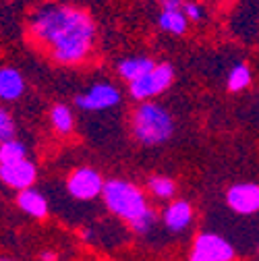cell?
<instances>
[{"mask_svg":"<svg viewBox=\"0 0 259 261\" xmlns=\"http://www.w3.org/2000/svg\"><path fill=\"white\" fill-rule=\"evenodd\" d=\"M29 34L56 64L75 67L93 52L98 29L87 11L64 3H46L31 13Z\"/></svg>","mask_w":259,"mask_h":261,"instance_id":"6da1fadb","label":"cell"},{"mask_svg":"<svg viewBox=\"0 0 259 261\" xmlns=\"http://www.w3.org/2000/svg\"><path fill=\"white\" fill-rule=\"evenodd\" d=\"M131 128H133V137L149 147L166 143L172 133H174V120L172 114L151 100L141 102L131 118Z\"/></svg>","mask_w":259,"mask_h":261,"instance_id":"7a4b0ae2","label":"cell"},{"mask_svg":"<svg viewBox=\"0 0 259 261\" xmlns=\"http://www.w3.org/2000/svg\"><path fill=\"white\" fill-rule=\"evenodd\" d=\"M102 199L106 203V207L120 220L124 222H135L149 205L143 191L133 185V182H126L122 178H110L104 180L102 187Z\"/></svg>","mask_w":259,"mask_h":261,"instance_id":"3957f363","label":"cell"},{"mask_svg":"<svg viewBox=\"0 0 259 261\" xmlns=\"http://www.w3.org/2000/svg\"><path fill=\"white\" fill-rule=\"evenodd\" d=\"M174 83V69L168 62H156V67L141 79L128 83V93L137 102H147L151 97L164 93Z\"/></svg>","mask_w":259,"mask_h":261,"instance_id":"277c9868","label":"cell"},{"mask_svg":"<svg viewBox=\"0 0 259 261\" xmlns=\"http://www.w3.org/2000/svg\"><path fill=\"white\" fill-rule=\"evenodd\" d=\"M75 104L83 112H102L120 104V89L108 81L95 83L75 97Z\"/></svg>","mask_w":259,"mask_h":261,"instance_id":"5b68a950","label":"cell"},{"mask_svg":"<svg viewBox=\"0 0 259 261\" xmlns=\"http://www.w3.org/2000/svg\"><path fill=\"white\" fill-rule=\"evenodd\" d=\"M235 255V247L226 239H222L220 234L203 232L193 243L189 261H232Z\"/></svg>","mask_w":259,"mask_h":261,"instance_id":"8992f818","label":"cell"},{"mask_svg":"<svg viewBox=\"0 0 259 261\" xmlns=\"http://www.w3.org/2000/svg\"><path fill=\"white\" fill-rule=\"evenodd\" d=\"M104 178L98 170H93L89 166H81L71 176L67 178V191L73 199L77 201H91L102 195Z\"/></svg>","mask_w":259,"mask_h":261,"instance_id":"52a82bcc","label":"cell"},{"mask_svg":"<svg viewBox=\"0 0 259 261\" xmlns=\"http://www.w3.org/2000/svg\"><path fill=\"white\" fill-rule=\"evenodd\" d=\"M228 207L241 216H253L259 210V187L257 182H239L226 193Z\"/></svg>","mask_w":259,"mask_h":261,"instance_id":"ba28073f","label":"cell"},{"mask_svg":"<svg viewBox=\"0 0 259 261\" xmlns=\"http://www.w3.org/2000/svg\"><path fill=\"white\" fill-rule=\"evenodd\" d=\"M36 178H38V168H36L34 162H29L27 158L13 162V164L0 166V180L15 191H23V189L34 187Z\"/></svg>","mask_w":259,"mask_h":261,"instance_id":"9c48e42d","label":"cell"},{"mask_svg":"<svg viewBox=\"0 0 259 261\" xmlns=\"http://www.w3.org/2000/svg\"><path fill=\"white\" fill-rule=\"evenodd\" d=\"M162 220H164V226L170 232H183L193 220V207L185 199H174L166 205Z\"/></svg>","mask_w":259,"mask_h":261,"instance_id":"30bf717a","label":"cell"},{"mask_svg":"<svg viewBox=\"0 0 259 261\" xmlns=\"http://www.w3.org/2000/svg\"><path fill=\"white\" fill-rule=\"evenodd\" d=\"M156 67V60L149 56H126L120 58L116 64V71L120 75V79H124L126 83H133L137 79H141L145 73H149Z\"/></svg>","mask_w":259,"mask_h":261,"instance_id":"8fae6325","label":"cell"},{"mask_svg":"<svg viewBox=\"0 0 259 261\" xmlns=\"http://www.w3.org/2000/svg\"><path fill=\"white\" fill-rule=\"evenodd\" d=\"M25 93V79L13 67H0V100L17 102Z\"/></svg>","mask_w":259,"mask_h":261,"instance_id":"7c38bea8","label":"cell"},{"mask_svg":"<svg viewBox=\"0 0 259 261\" xmlns=\"http://www.w3.org/2000/svg\"><path fill=\"white\" fill-rule=\"evenodd\" d=\"M17 205H19L21 212H25L27 216L36 218V220H44L48 216V201H46L44 195L40 191H36L34 187L19 191Z\"/></svg>","mask_w":259,"mask_h":261,"instance_id":"4fadbf2b","label":"cell"},{"mask_svg":"<svg viewBox=\"0 0 259 261\" xmlns=\"http://www.w3.org/2000/svg\"><path fill=\"white\" fill-rule=\"evenodd\" d=\"M158 27L170 36H185L189 29V21L183 11H160Z\"/></svg>","mask_w":259,"mask_h":261,"instance_id":"5bb4252c","label":"cell"},{"mask_svg":"<svg viewBox=\"0 0 259 261\" xmlns=\"http://www.w3.org/2000/svg\"><path fill=\"white\" fill-rule=\"evenodd\" d=\"M50 120H52V126L58 135H71L73 133V126H75V118H73V112L67 104H56L50 112Z\"/></svg>","mask_w":259,"mask_h":261,"instance_id":"9a60e30c","label":"cell"},{"mask_svg":"<svg viewBox=\"0 0 259 261\" xmlns=\"http://www.w3.org/2000/svg\"><path fill=\"white\" fill-rule=\"evenodd\" d=\"M147 187L151 191L153 197L158 199H164V201H170L174 195H176V182L170 178V176H164V174H156L147 180Z\"/></svg>","mask_w":259,"mask_h":261,"instance_id":"2e32d148","label":"cell"},{"mask_svg":"<svg viewBox=\"0 0 259 261\" xmlns=\"http://www.w3.org/2000/svg\"><path fill=\"white\" fill-rule=\"evenodd\" d=\"M253 81V73L247 64H237V67L230 69L228 73V81H226V89L230 93H239V91H245Z\"/></svg>","mask_w":259,"mask_h":261,"instance_id":"e0dca14e","label":"cell"},{"mask_svg":"<svg viewBox=\"0 0 259 261\" xmlns=\"http://www.w3.org/2000/svg\"><path fill=\"white\" fill-rule=\"evenodd\" d=\"M23 158H27V149L19 139H9L0 143V166L13 164V162H19Z\"/></svg>","mask_w":259,"mask_h":261,"instance_id":"ac0fdd59","label":"cell"},{"mask_svg":"<svg viewBox=\"0 0 259 261\" xmlns=\"http://www.w3.org/2000/svg\"><path fill=\"white\" fill-rule=\"evenodd\" d=\"M180 11H183V15L187 17L189 23H201L205 19V13H208L199 0H185Z\"/></svg>","mask_w":259,"mask_h":261,"instance_id":"d6986e66","label":"cell"},{"mask_svg":"<svg viewBox=\"0 0 259 261\" xmlns=\"http://www.w3.org/2000/svg\"><path fill=\"white\" fill-rule=\"evenodd\" d=\"M15 133H17V124H15L13 116L0 106V143L15 139Z\"/></svg>","mask_w":259,"mask_h":261,"instance_id":"ffe728a7","label":"cell"},{"mask_svg":"<svg viewBox=\"0 0 259 261\" xmlns=\"http://www.w3.org/2000/svg\"><path fill=\"white\" fill-rule=\"evenodd\" d=\"M156 220H158V214L151 210V207H147L135 222H131V228L137 232V234H147L151 228H153V224H156Z\"/></svg>","mask_w":259,"mask_h":261,"instance_id":"44dd1931","label":"cell"},{"mask_svg":"<svg viewBox=\"0 0 259 261\" xmlns=\"http://www.w3.org/2000/svg\"><path fill=\"white\" fill-rule=\"evenodd\" d=\"M185 5V0H160L162 11H180Z\"/></svg>","mask_w":259,"mask_h":261,"instance_id":"7402d4cb","label":"cell"},{"mask_svg":"<svg viewBox=\"0 0 259 261\" xmlns=\"http://www.w3.org/2000/svg\"><path fill=\"white\" fill-rule=\"evenodd\" d=\"M40 261H58V255L54 251H44L40 253Z\"/></svg>","mask_w":259,"mask_h":261,"instance_id":"603a6c76","label":"cell"},{"mask_svg":"<svg viewBox=\"0 0 259 261\" xmlns=\"http://www.w3.org/2000/svg\"><path fill=\"white\" fill-rule=\"evenodd\" d=\"M0 261H11V259H0Z\"/></svg>","mask_w":259,"mask_h":261,"instance_id":"cb8c5ba5","label":"cell"}]
</instances>
